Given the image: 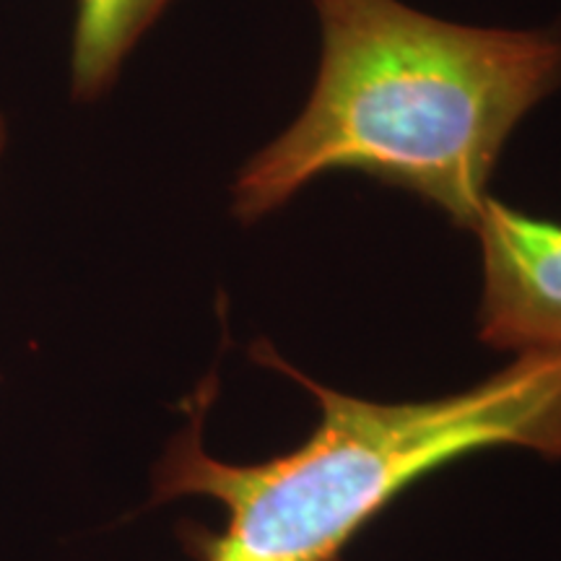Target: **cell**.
I'll use <instances>...</instances> for the list:
<instances>
[{
  "label": "cell",
  "instance_id": "2",
  "mask_svg": "<svg viewBox=\"0 0 561 561\" xmlns=\"http://www.w3.org/2000/svg\"><path fill=\"white\" fill-rule=\"evenodd\" d=\"M252 356L305 385L320 421L294 453L231 466L203 447L216 380L201 385L191 424L153 473L157 502L210 496L227 507L221 533H187L198 561H339L405 486L462 455L512 445L561 460V351L517 354L476 388L409 403L331 390L271 348L257 346Z\"/></svg>",
  "mask_w": 561,
  "mask_h": 561
},
{
  "label": "cell",
  "instance_id": "4",
  "mask_svg": "<svg viewBox=\"0 0 561 561\" xmlns=\"http://www.w3.org/2000/svg\"><path fill=\"white\" fill-rule=\"evenodd\" d=\"M170 5L172 0H79L70 45V89L76 100L94 102L102 96Z\"/></svg>",
  "mask_w": 561,
  "mask_h": 561
},
{
  "label": "cell",
  "instance_id": "5",
  "mask_svg": "<svg viewBox=\"0 0 561 561\" xmlns=\"http://www.w3.org/2000/svg\"><path fill=\"white\" fill-rule=\"evenodd\" d=\"M5 144H9V123H5L3 112H0V159H3Z\"/></svg>",
  "mask_w": 561,
  "mask_h": 561
},
{
  "label": "cell",
  "instance_id": "3",
  "mask_svg": "<svg viewBox=\"0 0 561 561\" xmlns=\"http://www.w3.org/2000/svg\"><path fill=\"white\" fill-rule=\"evenodd\" d=\"M473 231L483 265L479 339L515 354L561 351V221L489 198Z\"/></svg>",
  "mask_w": 561,
  "mask_h": 561
},
{
  "label": "cell",
  "instance_id": "1",
  "mask_svg": "<svg viewBox=\"0 0 561 561\" xmlns=\"http://www.w3.org/2000/svg\"><path fill=\"white\" fill-rule=\"evenodd\" d=\"M322 50L305 110L242 167L231 214L284 208L328 172H362L473 229L512 133L561 89V24L483 30L401 0H312Z\"/></svg>",
  "mask_w": 561,
  "mask_h": 561
}]
</instances>
